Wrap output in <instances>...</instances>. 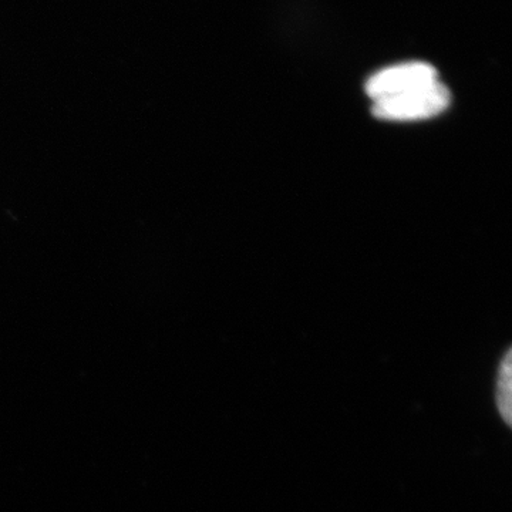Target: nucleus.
<instances>
[{"instance_id":"obj_1","label":"nucleus","mask_w":512,"mask_h":512,"mask_svg":"<svg viewBox=\"0 0 512 512\" xmlns=\"http://www.w3.org/2000/svg\"><path fill=\"white\" fill-rule=\"evenodd\" d=\"M450 103V90L437 80L399 96L373 101L372 113L379 120L406 123L439 116Z\"/></svg>"},{"instance_id":"obj_2","label":"nucleus","mask_w":512,"mask_h":512,"mask_svg":"<svg viewBox=\"0 0 512 512\" xmlns=\"http://www.w3.org/2000/svg\"><path fill=\"white\" fill-rule=\"evenodd\" d=\"M439 74L429 63L409 62L386 67L366 83V93L373 101L389 99L437 82Z\"/></svg>"},{"instance_id":"obj_3","label":"nucleus","mask_w":512,"mask_h":512,"mask_svg":"<svg viewBox=\"0 0 512 512\" xmlns=\"http://www.w3.org/2000/svg\"><path fill=\"white\" fill-rule=\"evenodd\" d=\"M494 403L501 421L512 429V349L505 350L495 373Z\"/></svg>"}]
</instances>
